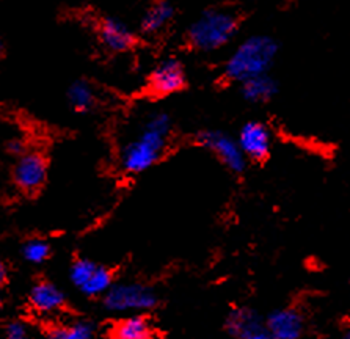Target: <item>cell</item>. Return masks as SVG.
Returning a JSON list of instances; mask_svg holds the SVG:
<instances>
[{
    "label": "cell",
    "mask_w": 350,
    "mask_h": 339,
    "mask_svg": "<svg viewBox=\"0 0 350 339\" xmlns=\"http://www.w3.org/2000/svg\"><path fill=\"white\" fill-rule=\"evenodd\" d=\"M172 134V118L165 112H154L145 120L134 140L121 148L120 165L127 174H139L150 170L167 150Z\"/></svg>",
    "instance_id": "6da1fadb"
},
{
    "label": "cell",
    "mask_w": 350,
    "mask_h": 339,
    "mask_svg": "<svg viewBox=\"0 0 350 339\" xmlns=\"http://www.w3.org/2000/svg\"><path fill=\"white\" fill-rule=\"evenodd\" d=\"M278 54V42L272 36L254 35L242 41L228 58L225 76L232 82H245L248 79L267 74Z\"/></svg>",
    "instance_id": "7a4b0ae2"
},
{
    "label": "cell",
    "mask_w": 350,
    "mask_h": 339,
    "mask_svg": "<svg viewBox=\"0 0 350 339\" xmlns=\"http://www.w3.org/2000/svg\"><path fill=\"white\" fill-rule=\"evenodd\" d=\"M237 31V21L232 14L211 10L200 16L189 29V41L195 49L212 52L226 46Z\"/></svg>",
    "instance_id": "3957f363"
},
{
    "label": "cell",
    "mask_w": 350,
    "mask_h": 339,
    "mask_svg": "<svg viewBox=\"0 0 350 339\" xmlns=\"http://www.w3.org/2000/svg\"><path fill=\"white\" fill-rule=\"evenodd\" d=\"M103 299L105 310L110 312H145L159 303L156 290L142 283L112 284Z\"/></svg>",
    "instance_id": "277c9868"
},
{
    "label": "cell",
    "mask_w": 350,
    "mask_h": 339,
    "mask_svg": "<svg viewBox=\"0 0 350 339\" xmlns=\"http://www.w3.org/2000/svg\"><path fill=\"white\" fill-rule=\"evenodd\" d=\"M70 280L74 288L87 297H104L113 284L110 270L103 264L87 258H81L72 262Z\"/></svg>",
    "instance_id": "5b68a950"
},
{
    "label": "cell",
    "mask_w": 350,
    "mask_h": 339,
    "mask_svg": "<svg viewBox=\"0 0 350 339\" xmlns=\"http://www.w3.org/2000/svg\"><path fill=\"white\" fill-rule=\"evenodd\" d=\"M200 145L220 159V162L232 173H243L247 168L248 159L243 154L239 141L221 131H203L196 137Z\"/></svg>",
    "instance_id": "8992f818"
},
{
    "label": "cell",
    "mask_w": 350,
    "mask_h": 339,
    "mask_svg": "<svg viewBox=\"0 0 350 339\" xmlns=\"http://www.w3.org/2000/svg\"><path fill=\"white\" fill-rule=\"evenodd\" d=\"M13 182L25 193H33L40 190L47 178V162L42 154L36 151H27L16 157L13 167Z\"/></svg>",
    "instance_id": "52a82bcc"
},
{
    "label": "cell",
    "mask_w": 350,
    "mask_h": 339,
    "mask_svg": "<svg viewBox=\"0 0 350 339\" xmlns=\"http://www.w3.org/2000/svg\"><path fill=\"white\" fill-rule=\"evenodd\" d=\"M237 141L245 157L254 162L266 161L272 150V135L269 127L259 121H248L243 124Z\"/></svg>",
    "instance_id": "ba28073f"
},
{
    "label": "cell",
    "mask_w": 350,
    "mask_h": 339,
    "mask_svg": "<svg viewBox=\"0 0 350 339\" xmlns=\"http://www.w3.org/2000/svg\"><path fill=\"white\" fill-rule=\"evenodd\" d=\"M185 85V72L181 63L174 58L163 60L150 76V90L157 96L181 92Z\"/></svg>",
    "instance_id": "9c48e42d"
},
{
    "label": "cell",
    "mask_w": 350,
    "mask_h": 339,
    "mask_svg": "<svg viewBox=\"0 0 350 339\" xmlns=\"http://www.w3.org/2000/svg\"><path fill=\"white\" fill-rule=\"evenodd\" d=\"M305 317L295 308H280L266 319L267 331L275 339H300L305 333Z\"/></svg>",
    "instance_id": "30bf717a"
},
{
    "label": "cell",
    "mask_w": 350,
    "mask_h": 339,
    "mask_svg": "<svg viewBox=\"0 0 350 339\" xmlns=\"http://www.w3.org/2000/svg\"><path fill=\"white\" fill-rule=\"evenodd\" d=\"M29 301L31 308L36 312H41V314H54V312L65 308L66 297L57 284L41 280V282L31 286Z\"/></svg>",
    "instance_id": "8fae6325"
},
{
    "label": "cell",
    "mask_w": 350,
    "mask_h": 339,
    "mask_svg": "<svg viewBox=\"0 0 350 339\" xmlns=\"http://www.w3.org/2000/svg\"><path fill=\"white\" fill-rule=\"evenodd\" d=\"M99 38L105 47L115 52L131 49L132 44L135 42V35L132 33V30L124 23L115 18H107L100 23Z\"/></svg>",
    "instance_id": "7c38bea8"
},
{
    "label": "cell",
    "mask_w": 350,
    "mask_h": 339,
    "mask_svg": "<svg viewBox=\"0 0 350 339\" xmlns=\"http://www.w3.org/2000/svg\"><path fill=\"white\" fill-rule=\"evenodd\" d=\"M264 325L266 322H262L261 316L248 306H239V308L230 311L225 321L226 331L236 339H243Z\"/></svg>",
    "instance_id": "4fadbf2b"
},
{
    "label": "cell",
    "mask_w": 350,
    "mask_h": 339,
    "mask_svg": "<svg viewBox=\"0 0 350 339\" xmlns=\"http://www.w3.org/2000/svg\"><path fill=\"white\" fill-rule=\"evenodd\" d=\"M154 330L148 317L142 314L121 319L110 330V339H152Z\"/></svg>",
    "instance_id": "5bb4252c"
},
{
    "label": "cell",
    "mask_w": 350,
    "mask_h": 339,
    "mask_svg": "<svg viewBox=\"0 0 350 339\" xmlns=\"http://www.w3.org/2000/svg\"><path fill=\"white\" fill-rule=\"evenodd\" d=\"M242 96L250 103H267L278 92V83L269 74L256 76L242 82Z\"/></svg>",
    "instance_id": "9a60e30c"
},
{
    "label": "cell",
    "mask_w": 350,
    "mask_h": 339,
    "mask_svg": "<svg viewBox=\"0 0 350 339\" xmlns=\"http://www.w3.org/2000/svg\"><path fill=\"white\" fill-rule=\"evenodd\" d=\"M94 325L88 321H74L66 325L51 328L44 339H93Z\"/></svg>",
    "instance_id": "2e32d148"
},
{
    "label": "cell",
    "mask_w": 350,
    "mask_h": 339,
    "mask_svg": "<svg viewBox=\"0 0 350 339\" xmlns=\"http://www.w3.org/2000/svg\"><path fill=\"white\" fill-rule=\"evenodd\" d=\"M174 10L170 2H157L156 5L148 10V13L143 18V30L148 33H156V31L162 30L165 25L173 19Z\"/></svg>",
    "instance_id": "e0dca14e"
},
{
    "label": "cell",
    "mask_w": 350,
    "mask_h": 339,
    "mask_svg": "<svg viewBox=\"0 0 350 339\" xmlns=\"http://www.w3.org/2000/svg\"><path fill=\"white\" fill-rule=\"evenodd\" d=\"M68 100H70V105L76 112H87L94 104L92 85L83 81L74 82L68 90Z\"/></svg>",
    "instance_id": "ac0fdd59"
},
{
    "label": "cell",
    "mask_w": 350,
    "mask_h": 339,
    "mask_svg": "<svg viewBox=\"0 0 350 339\" xmlns=\"http://www.w3.org/2000/svg\"><path fill=\"white\" fill-rule=\"evenodd\" d=\"M21 254L30 264H42L51 256V245L42 239H30L21 248Z\"/></svg>",
    "instance_id": "d6986e66"
},
{
    "label": "cell",
    "mask_w": 350,
    "mask_h": 339,
    "mask_svg": "<svg viewBox=\"0 0 350 339\" xmlns=\"http://www.w3.org/2000/svg\"><path fill=\"white\" fill-rule=\"evenodd\" d=\"M5 339H31V335L24 322L12 321L5 325Z\"/></svg>",
    "instance_id": "ffe728a7"
},
{
    "label": "cell",
    "mask_w": 350,
    "mask_h": 339,
    "mask_svg": "<svg viewBox=\"0 0 350 339\" xmlns=\"http://www.w3.org/2000/svg\"><path fill=\"white\" fill-rule=\"evenodd\" d=\"M7 151H8V154H12L14 157H19V156H23L24 152H27V150H25V143L21 139L8 140L7 141Z\"/></svg>",
    "instance_id": "44dd1931"
},
{
    "label": "cell",
    "mask_w": 350,
    "mask_h": 339,
    "mask_svg": "<svg viewBox=\"0 0 350 339\" xmlns=\"http://www.w3.org/2000/svg\"><path fill=\"white\" fill-rule=\"evenodd\" d=\"M243 339H275V338H273L272 335H270V333L267 331L266 325H264L262 328H259V330L250 333V335L245 336Z\"/></svg>",
    "instance_id": "7402d4cb"
},
{
    "label": "cell",
    "mask_w": 350,
    "mask_h": 339,
    "mask_svg": "<svg viewBox=\"0 0 350 339\" xmlns=\"http://www.w3.org/2000/svg\"><path fill=\"white\" fill-rule=\"evenodd\" d=\"M7 280H8V267L7 264L3 262V259L0 258V288L7 283Z\"/></svg>",
    "instance_id": "603a6c76"
},
{
    "label": "cell",
    "mask_w": 350,
    "mask_h": 339,
    "mask_svg": "<svg viewBox=\"0 0 350 339\" xmlns=\"http://www.w3.org/2000/svg\"><path fill=\"white\" fill-rule=\"evenodd\" d=\"M342 339H350V325L344 328V331H342Z\"/></svg>",
    "instance_id": "cb8c5ba5"
},
{
    "label": "cell",
    "mask_w": 350,
    "mask_h": 339,
    "mask_svg": "<svg viewBox=\"0 0 350 339\" xmlns=\"http://www.w3.org/2000/svg\"><path fill=\"white\" fill-rule=\"evenodd\" d=\"M3 305V297H2V290H0V308H2Z\"/></svg>",
    "instance_id": "d4e9b609"
},
{
    "label": "cell",
    "mask_w": 350,
    "mask_h": 339,
    "mask_svg": "<svg viewBox=\"0 0 350 339\" xmlns=\"http://www.w3.org/2000/svg\"><path fill=\"white\" fill-rule=\"evenodd\" d=\"M2 52H3V42L0 40V54H2Z\"/></svg>",
    "instance_id": "484cf974"
}]
</instances>
